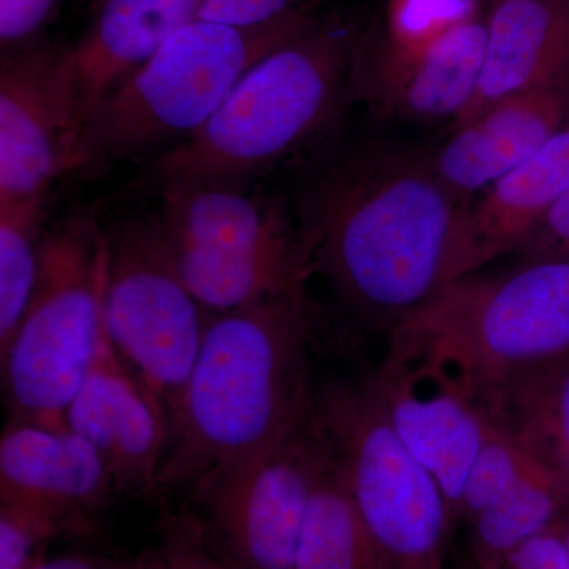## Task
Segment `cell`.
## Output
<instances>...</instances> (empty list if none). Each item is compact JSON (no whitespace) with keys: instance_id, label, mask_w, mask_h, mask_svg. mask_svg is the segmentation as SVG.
Listing matches in <instances>:
<instances>
[{"instance_id":"obj_1","label":"cell","mask_w":569,"mask_h":569,"mask_svg":"<svg viewBox=\"0 0 569 569\" xmlns=\"http://www.w3.org/2000/svg\"><path fill=\"white\" fill-rule=\"evenodd\" d=\"M470 203L438 176L429 151L362 146L318 176L301 230L313 269L389 335L459 279Z\"/></svg>"},{"instance_id":"obj_2","label":"cell","mask_w":569,"mask_h":569,"mask_svg":"<svg viewBox=\"0 0 569 569\" xmlns=\"http://www.w3.org/2000/svg\"><path fill=\"white\" fill-rule=\"evenodd\" d=\"M305 299L213 313L168 417L153 496L194 493L271 447L316 406Z\"/></svg>"},{"instance_id":"obj_3","label":"cell","mask_w":569,"mask_h":569,"mask_svg":"<svg viewBox=\"0 0 569 569\" xmlns=\"http://www.w3.org/2000/svg\"><path fill=\"white\" fill-rule=\"evenodd\" d=\"M359 41L313 22L246 71L201 129L162 153L168 183H241L271 170L331 122L348 89Z\"/></svg>"},{"instance_id":"obj_4","label":"cell","mask_w":569,"mask_h":569,"mask_svg":"<svg viewBox=\"0 0 569 569\" xmlns=\"http://www.w3.org/2000/svg\"><path fill=\"white\" fill-rule=\"evenodd\" d=\"M312 24L295 10L254 28L201 18L183 26L92 108L73 170L134 156L176 138L186 140L208 122L250 67Z\"/></svg>"},{"instance_id":"obj_5","label":"cell","mask_w":569,"mask_h":569,"mask_svg":"<svg viewBox=\"0 0 569 569\" xmlns=\"http://www.w3.org/2000/svg\"><path fill=\"white\" fill-rule=\"evenodd\" d=\"M107 252V234L86 213L41 239L31 302L0 348L9 419L67 427V408L91 369L102 332Z\"/></svg>"},{"instance_id":"obj_6","label":"cell","mask_w":569,"mask_h":569,"mask_svg":"<svg viewBox=\"0 0 569 569\" xmlns=\"http://www.w3.org/2000/svg\"><path fill=\"white\" fill-rule=\"evenodd\" d=\"M347 488L387 569H445L455 518L437 478L400 440L369 378L317 392Z\"/></svg>"},{"instance_id":"obj_7","label":"cell","mask_w":569,"mask_h":569,"mask_svg":"<svg viewBox=\"0 0 569 569\" xmlns=\"http://www.w3.org/2000/svg\"><path fill=\"white\" fill-rule=\"evenodd\" d=\"M388 337L370 385L397 436L440 482L456 522L468 468L501 426L493 383L437 332L403 325Z\"/></svg>"},{"instance_id":"obj_8","label":"cell","mask_w":569,"mask_h":569,"mask_svg":"<svg viewBox=\"0 0 569 569\" xmlns=\"http://www.w3.org/2000/svg\"><path fill=\"white\" fill-rule=\"evenodd\" d=\"M107 241L108 339L168 418L200 353L208 310L183 282L162 217L122 223Z\"/></svg>"},{"instance_id":"obj_9","label":"cell","mask_w":569,"mask_h":569,"mask_svg":"<svg viewBox=\"0 0 569 569\" xmlns=\"http://www.w3.org/2000/svg\"><path fill=\"white\" fill-rule=\"evenodd\" d=\"M406 325L451 340L492 383L569 359V260L462 277Z\"/></svg>"},{"instance_id":"obj_10","label":"cell","mask_w":569,"mask_h":569,"mask_svg":"<svg viewBox=\"0 0 569 569\" xmlns=\"http://www.w3.org/2000/svg\"><path fill=\"white\" fill-rule=\"evenodd\" d=\"M329 455L316 399L312 410L276 443L194 493L208 512L212 545L241 569H293Z\"/></svg>"},{"instance_id":"obj_11","label":"cell","mask_w":569,"mask_h":569,"mask_svg":"<svg viewBox=\"0 0 569 569\" xmlns=\"http://www.w3.org/2000/svg\"><path fill=\"white\" fill-rule=\"evenodd\" d=\"M82 132L71 47L32 43L0 70V206L48 192L73 170Z\"/></svg>"},{"instance_id":"obj_12","label":"cell","mask_w":569,"mask_h":569,"mask_svg":"<svg viewBox=\"0 0 569 569\" xmlns=\"http://www.w3.org/2000/svg\"><path fill=\"white\" fill-rule=\"evenodd\" d=\"M486 18L475 17L421 41H359L351 89L385 118L451 123L470 107L481 77Z\"/></svg>"},{"instance_id":"obj_13","label":"cell","mask_w":569,"mask_h":569,"mask_svg":"<svg viewBox=\"0 0 569 569\" xmlns=\"http://www.w3.org/2000/svg\"><path fill=\"white\" fill-rule=\"evenodd\" d=\"M66 426L100 452L116 492L153 496L168 445V418L121 361L103 326L91 369L66 413Z\"/></svg>"},{"instance_id":"obj_14","label":"cell","mask_w":569,"mask_h":569,"mask_svg":"<svg viewBox=\"0 0 569 569\" xmlns=\"http://www.w3.org/2000/svg\"><path fill=\"white\" fill-rule=\"evenodd\" d=\"M116 492L100 452L69 427L9 419L0 438V500L81 529Z\"/></svg>"},{"instance_id":"obj_15","label":"cell","mask_w":569,"mask_h":569,"mask_svg":"<svg viewBox=\"0 0 569 569\" xmlns=\"http://www.w3.org/2000/svg\"><path fill=\"white\" fill-rule=\"evenodd\" d=\"M569 122V77L482 108L452 127L429 151L438 176L455 192L477 194L538 152Z\"/></svg>"},{"instance_id":"obj_16","label":"cell","mask_w":569,"mask_h":569,"mask_svg":"<svg viewBox=\"0 0 569 569\" xmlns=\"http://www.w3.org/2000/svg\"><path fill=\"white\" fill-rule=\"evenodd\" d=\"M568 189L569 122L471 200L460 244L459 279L497 258L518 253Z\"/></svg>"},{"instance_id":"obj_17","label":"cell","mask_w":569,"mask_h":569,"mask_svg":"<svg viewBox=\"0 0 569 569\" xmlns=\"http://www.w3.org/2000/svg\"><path fill=\"white\" fill-rule=\"evenodd\" d=\"M568 77L569 0H493L477 92L452 127L497 100Z\"/></svg>"},{"instance_id":"obj_18","label":"cell","mask_w":569,"mask_h":569,"mask_svg":"<svg viewBox=\"0 0 569 569\" xmlns=\"http://www.w3.org/2000/svg\"><path fill=\"white\" fill-rule=\"evenodd\" d=\"M206 0H100L74 47V84L82 126L123 78L142 66L183 26L200 18Z\"/></svg>"},{"instance_id":"obj_19","label":"cell","mask_w":569,"mask_h":569,"mask_svg":"<svg viewBox=\"0 0 569 569\" xmlns=\"http://www.w3.org/2000/svg\"><path fill=\"white\" fill-rule=\"evenodd\" d=\"M162 220L174 246L249 252L305 238L280 201L247 193L238 183L163 186Z\"/></svg>"},{"instance_id":"obj_20","label":"cell","mask_w":569,"mask_h":569,"mask_svg":"<svg viewBox=\"0 0 569 569\" xmlns=\"http://www.w3.org/2000/svg\"><path fill=\"white\" fill-rule=\"evenodd\" d=\"M174 253L183 282L197 301L212 313L276 299H305L306 280L313 271L306 236L291 244L249 252L174 246Z\"/></svg>"},{"instance_id":"obj_21","label":"cell","mask_w":569,"mask_h":569,"mask_svg":"<svg viewBox=\"0 0 569 569\" xmlns=\"http://www.w3.org/2000/svg\"><path fill=\"white\" fill-rule=\"evenodd\" d=\"M493 392L509 437L569 481V359L505 378Z\"/></svg>"},{"instance_id":"obj_22","label":"cell","mask_w":569,"mask_h":569,"mask_svg":"<svg viewBox=\"0 0 569 569\" xmlns=\"http://www.w3.org/2000/svg\"><path fill=\"white\" fill-rule=\"evenodd\" d=\"M568 511V479L537 460L503 496L468 522L475 568L503 569L520 545Z\"/></svg>"},{"instance_id":"obj_23","label":"cell","mask_w":569,"mask_h":569,"mask_svg":"<svg viewBox=\"0 0 569 569\" xmlns=\"http://www.w3.org/2000/svg\"><path fill=\"white\" fill-rule=\"evenodd\" d=\"M293 569H387L332 449L310 501Z\"/></svg>"},{"instance_id":"obj_24","label":"cell","mask_w":569,"mask_h":569,"mask_svg":"<svg viewBox=\"0 0 569 569\" xmlns=\"http://www.w3.org/2000/svg\"><path fill=\"white\" fill-rule=\"evenodd\" d=\"M48 192L0 206V348L17 331L40 269V219Z\"/></svg>"},{"instance_id":"obj_25","label":"cell","mask_w":569,"mask_h":569,"mask_svg":"<svg viewBox=\"0 0 569 569\" xmlns=\"http://www.w3.org/2000/svg\"><path fill=\"white\" fill-rule=\"evenodd\" d=\"M535 462L537 459L531 458L503 427L498 426L486 438L468 468L456 522H470L478 512L503 496Z\"/></svg>"},{"instance_id":"obj_26","label":"cell","mask_w":569,"mask_h":569,"mask_svg":"<svg viewBox=\"0 0 569 569\" xmlns=\"http://www.w3.org/2000/svg\"><path fill=\"white\" fill-rule=\"evenodd\" d=\"M475 17L477 0H392L388 39L421 43Z\"/></svg>"},{"instance_id":"obj_27","label":"cell","mask_w":569,"mask_h":569,"mask_svg":"<svg viewBox=\"0 0 569 569\" xmlns=\"http://www.w3.org/2000/svg\"><path fill=\"white\" fill-rule=\"evenodd\" d=\"M61 533L56 523L28 511L2 505L0 508V569H31L48 539Z\"/></svg>"},{"instance_id":"obj_28","label":"cell","mask_w":569,"mask_h":569,"mask_svg":"<svg viewBox=\"0 0 569 569\" xmlns=\"http://www.w3.org/2000/svg\"><path fill=\"white\" fill-rule=\"evenodd\" d=\"M156 569H223L206 523L189 515L171 516L163 527Z\"/></svg>"},{"instance_id":"obj_29","label":"cell","mask_w":569,"mask_h":569,"mask_svg":"<svg viewBox=\"0 0 569 569\" xmlns=\"http://www.w3.org/2000/svg\"><path fill=\"white\" fill-rule=\"evenodd\" d=\"M58 0H0V43L9 54L36 43Z\"/></svg>"},{"instance_id":"obj_30","label":"cell","mask_w":569,"mask_h":569,"mask_svg":"<svg viewBox=\"0 0 569 569\" xmlns=\"http://www.w3.org/2000/svg\"><path fill=\"white\" fill-rule=\"evenodd\" d=\"M293 0H206L201 20L222 22L238 28H254L287 17Z\"/></svg>"},{"instance_id":"obj_31","label":"cell","mask_w":569,"mask_h":569,"mask_svg":"<svg viewBox=\"0 0 569 569\" xmlns=\"http://www.w3.org/2000/svg\"><path fill=\"white\" fill-rule=\"evenodd\" d=\"M516 257L519 261L569 260V189Z\"/></svg>"},{"instance_id":"obj_32","label":"cell","mask_w":569,"mask_h":569,"mask_svg":"<svg viewBox=\"0 0 569 569\" xmlns=\"http://www.w3.org/2000/svg\"><path fill=\"white\" fill-rule=\"evenodd\" d=\"M503 569H569L565 518L520 545Z\"/></svg>"},{"instance_id":"obj_33","label":"cell","mask_w":569,"mask_h":569,"mask_svg":"<svg viewBox=\"0 0 569 569\" xmlns=\"http://www.w3.org/2000/svg\"><path fill=\"white\" fill-rule=\"evenodd\" d=\"M107 561L92 557L66 556L56 559H40L31 569H102Z\"/></svg>"},{"instance_id":"obj_34","label":"cell","mask_w":569,"mask_h":569,"mask_svg":"<svg viewBox=\"0 0 569 569\" xmlns=\"http://www.w3.org/2000/svg\"><path fill=\"white\" fill-rule=\"evenodd\" d=\"M102 569H156V556L153 553H144L137 560L130 561H107Z\"/></svg>"},{"instance_id":"obj_35","label":"cell","mask_w":569,"mask_h":569,"mask_svg":"<svg viewBox=\"0 0 569 569\" xmlns=\"http://www.w3.org/2000/svg\"><path fill=\"white\" fill-rule=\"evenodd\" d=\"M209 539H211V538H209ZM211 545H212V541H211ZM212 548H213V550H216L217 557H219L220 565H222L223 569H241L239 567H236L233 561L228 560L227 557H224L223 553L220 552V550L216 548V546L212 545Z\"/></svg>"},{"instance_id":"obj_36","label":"cell","mask_w":569,"mask_h":569,"mask_svg":"<svg viewBox=\"0 0 569 569\" xmlns=\"http://www.w3.org/2000/svg\"><path fill=\"white\" fill-rule=\"evenodd\" d=\"M565 538H567V545L569 549V511L568 515L565 516Z\"/></svg>"},{"instance_id":"obj_37","label":"cell","mask_w":569,"mask_h":569,"mask_svg":"<svg viewBox=\"0 0 569 569\" xmlns=\"http://www.w3.org/2000/svg\"><path fill=\"white\" fill-rule=\"evenodd\" d=\"M99 2H100V0H97V3H99Z\"/></svg>"},{"instance_id":"obj_38","label":"cell","mask_w":569,"mask_h":569,"mask_svg":"<svg viewBox=\"0 0 569 569\" xmlns=\"http://www.w3.org/2000/svg\"><path fill=\"white\" fill-rule=\"evenodd\" d=\"M467 569H471V568H467ZM473 569H477V568H473Z\"/></svg>"}]
</instances>
